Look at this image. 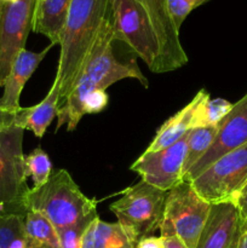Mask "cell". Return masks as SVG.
Segmentation results:
<instances>
[{
  "label": "cell",
  "instance_id": "cell-1",
  "mask_svg": "<svg viewBox=\"0 0 247 248\" xmlns=\"http://www.w3.org/2000/svg\"><path fill=\"white\" fill-rule=\"evenodd\" d=\"M113 10L106 18L98 36L92 46L85 67L57 113V127L67 126L68 131H74L84 114V99L94 90L106 91L110 85L123 79H137L148 87V80L138 68L136 60L123 63L113 53Z\"/></svg>",
  "mask_w": 247,
  "mask_h": 248
},
{
  "label": "cell",
  "instance_id": "cell-2",
  "mask_svg": "<svg viewBox=\"0 0 247 248\" xmlns=\"http://www.w3.org/2000/svg\"><path fill=\"white\" fill-rule=\"evenodd\" d=\"M111 10L113 0H72L60 43V61L55 77L60 85V103H64L74 89Z\"/></svg>",
  "mask_w": 247,
  "mask_h": 248
},
{
  "label": "cell",
  "instance_id": "cell-3",
  "mask_svg": "<svg viewBox=\"0 0 247 248\" xmlns=\"http://www.w3.org/2000/svg\"><path fill=\"white\" fill-rule=\"evenodd\" d=\"M22 208L26 212H40L56 230L97 217V201L89 199L80 190L67 170L52 171L44 186L28 189Z\"/></svg>",
  "mask_w": 247,
  "mask_h": 248
},
{
  "label": "cell",
  "instance_id": "cell-4",
  "mask_svg": "<svg viewBox=\"0 0 247 248\" xmlns=\"http://www.w3.org/2000/svg\"><path fill=\"white\" fill-rule=\"evenodd\" d=\"M119 194L121 198L111 203L110 211L137 246L140 240L159 229L164 218L167 191L140 181Z\"/></svg>",
  "mask_w": 247,
  "mask_h": 248
},
{
  "label": "cell",
  "instance_id": "cell-5",
  "mask_svg": "<svg viewBox=\"0 0 247 248\" xmlns=\"http://www.w3.org/2000/svg\"><path fill=\"white\" fill-rule=\"evenodd\" d=\"M114 41L125 43L152 72L161 73V48L147 12L136 0H113Z\"/></svg>",
  "mask_w": 247,
  "mask_h": 248
},
{
  "label": "cell",
  "instance_id": "cell-6",
  "mask_svg": "<svg viewBox=\"0 0 247 248\" xmlns=\"http://www.w3.org/2000/svg\"><path fill=\"white\" fill-rule=\"evenodd\" d=\"M190 183L211 205L235 202L247 183V143L216 160Z\"/></svg>",
  "mask_w": 247,
  "mask_h": 248
},
{
  "label": "cell",
  "instance_id": "cell-7",
  "mask_svg": "<svg viewBox=\"0 0 247 248\" xmlns=\"http://www.w3.org/2000/svg\"><path fill=\"white\" fill-rule=\"evenodd\" d=\"M210 208L211 203L196 193L190 182L182 181L167 191L164 218L171 222L186 247L196 248Z\"/></svg>",
  "mask_w": 247,
  "mask_h": 248
},
{
  "label": "cell",
  "instance_id": "cell-8",
  "mask_svg": "<svg viewBox=\"0 0 247 248\" xmlns=\"http://www.w3.org/2000/svg\"><path fill=\"white\" fill-rule=\"evenodd\" d=\"M24 130L17 126L0 131V211L21 207L28 191L23 154Z\"/></svg>",
  "mask_w": 247,
  "mask_h": 248
},
{
  "label": "cell",
  "instance_id": "cell-9",
  "mask_svg": "<svg viewBox=\"0 0 247 248\" xmlns=\"http://www.w3.org/2000/svg\"><path fill=\"white\" fill-rule=\"evenodd\" d=\"M36 0L2 2L0 14V87H2L15 58L23 48L33 27Z\"/></svg>",
  "mask_w": 247,
  "mask_h": 248
},
{
  "label": "cell",
  "instance_id": "cell-10",
  "mask_svg": "<svg viewBox=\"0 0 247 248\" xmlns=\"http://www.w3.org/2000/svg\"><path fill=\"white\" fill-rule=\"evenodd\" d=\"M188 132L165 149L154 153L144 152L131 165L130 170L135 171L149 186L164 191L171 190L183 181Z\"/></svg>",
  "mask_w": 247,
  "mask_h": 248
},
{
  "label": "cell",
  "instance_id": "cell-11",
  "mask_svg": "<svg viewBox=\"0 0 247 248\" xmlns=\"http://www.w3.org/2000/svg\"><path fill=\"white\" fill-rule=\"evenodd\" d=\"M247 143V93L232 106L230 113L218 125V132L205 155L184 174L183 181L191 182L208 166L227 153Z\"/></svg>",
  "mask_w": 247,
  "mask_h": 248
},
{
  "label": "cell",
  "instance_id": "cell-12",
  "mask_svg": "<svg viewBox=\"0 0 247 248\" xmlns=\"http://www.w3.org/2000/svg\"><path fill=\"white\" fill-rule=\"evenodd\" d=\"M149 17L161 48V73L172 72L188 63V56L182 47L179 31L174 28L167 11V0H136Z\"/></svg>",
  "mask_w": 247,
  "mask_h": 248
},
{
  "label": "cell",
  "instance_id": "cell-13",
  "mask_svg": "<svg viewBox=\"0 0 247 248\" xmlns=\"http://www.w3.org/2000/svg\"><path fill=\"white\" fill-rule=\"evenodd\" d=\"M244 232L234 202L212 203L196 248H235Z\"/></svg>",
  "mask_w": 247,
  "mask_h": 248
},
{
  "label": "cell",
  "instance_id": "cell-14",
  "mask_svg": "<svg viewBox=\"0 0 247 248\" xmlns=\"http://www.w3.org/2000/svg\"><path fill=\"white\" fill-rule=\"evenodd\" d=\"M52 44L44 48L40 52H31L27 48H23L21 52L15 58L12 67L10 69L9 75L5 80L4 93L0 98V107L2 109H6L10 111H17L21 109L19 106V97H21L22 90H23L26 82L31 79L33 73L41 63V61L45 58L50 48L52 47Z\"/></svg>",
  "mask_w": 247,
  "mask_h": 248
},
{
  "label": "cell",
  "instance_id": "cell-15",
  "mask_svg": "<svg viewBox=\"0 0 247 248\" xmlns=\"http://www.w3.org/2000/svg\"><path fill=\"white\" fill-rule=\"evenodd\" d=\"M58 109H60V85L53 80L47 96L40 103L27 108L21 107V109L17 110L15 126L31 131L35 137L41 138L45 135L53 119L57 116Z\"/></svg>",
  "mask_w": 247,
  "mask_h": 248
},
{
  "label": "cell",
  "instance_id": "cell-16",
  "mask_svg": "<svg viewBox=\"0 0 247 248\" xmlns=\"http://www.w3.org/2000/svg\"><path fill=\"white\" fill-rule=\"evenodd\" d=\"M70 4L72 0H36L31 31L60 45Z\"/></svg>",
  "mask_w": 247,
  "mask_h": 248
},
{
  "label": "cell",
  "instance_id": "cell-17",
  "mask_svg": "<svg viewBox=\"0 0 247 248\" xmlns=\"http://www.w3.org/2000/svg\"><path fill=\"white\" fill-rule=\"evenodd\" d=\"M203 93H205V90H200L184 108L177 111L174 115L167 119L160 126L155 137L150 142L149 147L145 149V153H154L165 149L181 140L189 130H191V119H193L194 110Z\"/></svg>",
  "mask_w": 247,
  "mask_h": 248
},
{
  "label": "cell",
  "instance_id": "cell-18",
  "mask_svg": "<svg viewBox=\"0 0 247 248\" xmlns=\"http://www.w3.org/2000/svg\"><path fill=\"white\" fill-rule=\"evenodd\" d=\"M81 248H136V245L118 222H103L97 216L85 230Z\"/></svg>",
  "mask_w": 247,
  "mask_h": 248
},
{
  "label": "cell",
  "instance_id": "cell-19",
  "mask_svg": "<svg viewBox=\"0 0 247 248\" xmlns=\"http://www.w3.org/2000/svg\"><path fill=\"white\" fill-rule=\"evenodd\" d=\"M24 239L27 248H61L56 228L35 211H27L24 216Z\"/></svg>",
  "mask_w": 247,
  "mask_h": 248
},
{
  "label": "cell",
  "instance_id": "cell-20",
  "mask_svg": "<svg viewBox=\"0 0 247 248\" xmlns=\"http://www.w3.org/2000/svg\"><path fill=\"white\" fill-rule=\"evenodd\" d=\"M234 104L223 98L211 99L205 91L199 103L196 104L191 119V128L218 126L220 121L230 113Z\"/></svg>",
  "mask_w": 247,
  "mask_h": 248
},
{
  "label": "cell",
  "instance_id": "cell-21",
  "mask_svg": "<svg viewBox=\"0 0 247 248\" xmlns=\"http://www.w3.org/2000/svg\"><path fill=\"white\" fill-rule=\"evenodd\" d=\"M218 132V126L191 128L188 132L186 143V156L183 166V177L212 145Z\"/></svg>",
  "mask_w": 247,
  "mask_h": 248
},
{
  "label": "cell",
  "instance_id": "cell-22",
  "mask_svg": "<svg viewBox=\"0 0 247 248\" xmlns=\"http://www.w3.org/2000/svg\"><path fill=\"white\" fill-rule=\"evenodd\" d=\"M26 176L31 177L34 188L44 186L52 173V162L41 148H36L29 155H24Z\"/></svg>",
  "mask_w": 247,
  "mask_h": 248
},
{
  "label": "cell",
  "instance_id": "cell-23",
  "mask_svg": "<svg viewBox=\"0 0 247 248\" xmlns=\"http://www.w3.org/2000/svg\"><path fill=\"white\" fill-rule=\"evenodd\" d=\"M21 236H24V217L14 212L0 213V248H9Z\"/></svg>",
  "mask_w": 247,
  "mask_h": 248
},
{
  "label": "cell",
  "instance_id": "cell-24",
  "mask_svg": "<svg viewBox=\"0 0 247 248\" xmlns=\"http://www.w3.org/2000/svg\"><path fill=\"white\" fill-rule=\"evenodd\" d=\"M208 1L211 0H167V11L174 28L179 31L188 15Z\"/></svg>",
  "mask_w": 247,
  "mask_h": 248
},
{
  "label": "cell",
  "instance_id": "cell-25",
  "mask_svg": "<svg viewBox=\"0 0 247 248\" xmlns=\"http://www.w3.org/2000/svg\"><path fill=\"white\" fill-rule=\"evenodd\" d=\"M92 219L93 218L84 219L81 222L77 223V224L57 230L61 248H81L82 236H84L85 230L89 227L90 223L92 222Z\"/></svg>",
  "mask_w": 247,
  "mask_h": 248
},
{
  "label": "cell",
  "instance_id": "cell-26",
  "mask_svg": "<svg viewBox=\"0 0 247 248\" xmlns=\"http://www.w3.org/2000/svg\"><path fill=\"white\" fill-rule=\"evenodd\" d=\"M108 104V94L104 90H94L84 99V114H97Z\"/></svg>",
  "mask_w": 247,
  "mask_h": 248
},
{
  "label": "cell",
  "instance_id": "cell-27",
  "mask_svg": "<svg viewBox=\"0 0 247 248\" xmlns=\"http://www.w3.org/2000/svg\"><path fill=\"white\" fill-rule=\"evenodd\" d=\"M159 229L160 232H161V236L160 237L162 240L164 248H188L186 245L184 244L183 240L174 232L171 222L167 220L166 218H162Z\"/></svg>",
  "mask_w": 247,
  "mask_h": 248
},
{
  "label": "cell",
  "instance_id": "cell-28",
  "mask_svg": "<svg viewBox=\"0 0 247 248\" xmlns=\"http://www.w3.org/2000/svg\"><path fill=\"white\" fill-rule=\"evenodd\" d=\"M235 205L237 206L240 212V217H241L242 227L244 229H247V183L246 186L242 188V190L240 191V194L237 195L236 200H235Z\"/></svg>",
  "mask_w": 247,
  "mask_h": 248
},
{
  "label": "cell",
  "instance_id": "cell-29",
  "mask_svg": "<svg viewBox=\"0 0 247 248\" xmlns=\"http://www.w3.org/2000/svg\"><path fill=\"white\" fill-rule=\"evenodd\" d=\"M17 111H10L0 107V131L15 126Z\"/></svg>",
  "mask_w": 247,
  "mask_h": 248
},
{
  "label": "cell",
  "instance_id": "cell-30",
  "mask_svg": "<svg viewBox=\"0 0 247 248\" xmlns=\"http://www.w3.org/2000/svg\"><path fill=\"white\" fill-rule=\"evenodd\" d=\"M136 248H164L161 237L147 236L140 240Z\"/></svg>",
  "mask_w": 247,
  "mask_h": 248
},
{
  "label": "cell",
  "instance_id": "cell-31",
  "mask_svg": "<svg viewBox=\"0 0 247 248\" xmlns=\"http://www.w3.org/2000/svg\"><path fill=\"white\" fill-rule=\"evenodd\" d=\"M235 248H247V229L241 234Z\"/></svg>",
  "mask_w": 247,
  "mask_h": 248
},
{
  "label": "cell",
  "instance_id": "cell-32",
  "mask_svg": "<svg viewBox=\"0 0 247 248\" xmlns=\"http://www.w3.org/2000/svg\"><path fill=\"white\" fill-rule=\"evenodd\" d=\"M2 2H15V1H17V0H1Z\"/></svg>",
  "mask_w": 247,
  "mask_h": 248
},
{
  "label": "cell",
  "instance_id": "cell-33",
  "mask_svg": "<svg viewBox=\"0 0 247 248\" xmlns=\"http://www.w3.org/2000/svg\"><path fill=\"white\" fill-rule=\"evenodd\" d=\"M1 7H2V1L0 0V14H1Z\"/></svg>",
  "mask_w": 247,
  "mask_h": 248
}]
</instances>
